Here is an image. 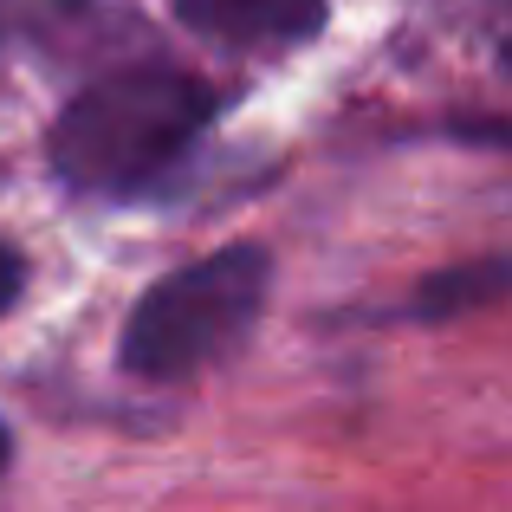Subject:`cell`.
Masks as SVG:
<instances>
[{"instance_id":"6da1fadb","label":"cell","mask_w":512,"mask_h":512,"mask_svg":"<svg viewBox=\"0 0 512 512\" xmlns=\"http://www.w3.org/2000/svg\"><path fill=\"white\" fill-rule=\"evenodd\" d=\"M214 91L175 65H124L85 85L52 124V175L78 195H143L208 130Z\"/></svg>"},{"instance_id":"7a4b0ae2","label":"cell","mask_w":512,"mask_h":512,"mask_svg":"<svg viewBox=\"0 0 512 512\" xmlns=\"http://www.w3.org/2000/svg\"><path fill=\"white\" fill-rule=\"evenodd\" d=\"M266 286H273V260L253 240H234L182 273L156 279L117 338V363L143 383H182V376L208 370L253 331Z\"/></svg>"},{"instance_id":"3957f363","label":"cell","mask_w":512,"mask_h":512,"mask_svg":"<svg viewBox=\"0 0 512 512\" xmlns=\"http://www.w3.org/2000/svg\"><path fill=\"white\" fill-rule=\"evenodd\" d=\"M175 20L221 46H299L325 26V0H169Z\"/></svg>"},{"instance_id":"277c9868","label":"cell","mask_w":512,"mask_h":512,"mask_svg":"<svg viewBox=\"0 0 512 512\" xmlns=\"http://www.w3.org/2000/svg\"><path fill=\"white\" fill-rule=\"evenodd\" d=\"M506 286H512V266L506 260L454 266V273H441V279H428V286H422V312L428 318H454V312H467V305L493 299V292H506Z\"/></svg>"},{"instance_id":"5b68a950","label":"cell","mask_w":512,"mask_h":512,"mask_svg":"<svg viewBox=\"0 0 512 512\" xmlns=\"http://www.w3.org/2000/svg\"><path fill=\"white\" fill-rule=\"evenodd\" d=\"M20 286H26V260L7 247V240H0V312H7V305L20 299Z\"/></svg>"},{"instance_id":"8992f818","label":"cell","mask_w":512,"mask_h":512,"mask_svg":"<svg viewBox=\"0 0 512 512\" xmlns=\"http://www.w3.org/2000/svg\"><path fill=\"white\" fill-rule=\"evenodd\" d=\"M0 467H7V422H0Z\"/></svg>"},{"instance_id":"52a82bcc","label":"cell","mask_w":512,"mask_h":512,"mask_svg":"<svg viewBox=\"0 0 512 512\" xmlns=\"http://www.w3.org/2000/svg\"><path fill=\"white\" fill-rule=\"evenodd\" d=\"M7 13H13V0H0V33H7Z\"/></svg>"}]
</instances>
